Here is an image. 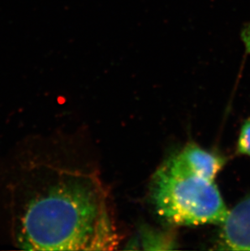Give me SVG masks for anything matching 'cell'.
I'll return each mask as SVG.
<instances>
[{
    "label": "cell",
    "instance_id": "obj_2",
    "mask_svg": "<svg viewBox=\"0 0 250 251\" xmlns=\"http://www.w3.org/2000/svg\"><path fill=\"white\" fill-rule=\"evenodd\" d=\"M150 195L156 213L171 225H221L230 211L215 180L195 167L184 148L158 168Z\"/></svg>",
    "mask_w": 250,
    "mask_h": 251
},
{
    "label": "cell",
    "instance_id": "obj_3",
    "mask_svg": "<svg viewBox=\"0 0 250 251\" xmlns=\"http://www.w3.org/2000/svg\"><path fill=\"white\" fill-rule=\"evenodd\" d=\"M221 226V249L250 251V197L229 211L226 221Z\"/></svg>",
    "mask_w": 250,
    "mask_h": 251
},
{
    "label": "cell",
    "instance_id": "obj_4",
    "mask_svg": "<svg viewBox=\"0 0 250 251\" xmlns=\"http://www.w3.org/2000/svg\"><path fill=\"white\" fill-rule=\"evenodd\" d=\"M142 245L146 250H170L174 245L173 240L166 235L148 232V235H143Z\"/></svg>",
    "mask_w": 250,
    "mask_h": 251
},
{
    "label": "cell",
    "instance_id": "obj_5",
    "mask_svg": "<svg viewBox=\"0 0 250 251\" xmlns=\"http://www.w3.org/2000/svg\"><path fill=\"white\" fill-rule=\"evenodd\" d=\"M237 152L250 156V117L244 123L239 135Z\"/></svg>",
    "mask_w": 250,
    "mask_h": 251
},
{
    "label": "cell",
    "instance_id": "obj_1",
    "mask_svg": "<svg viewBox=\"0 0 250 251\" xmlns=\"http://www.w3.org/2000/svg\"><path fill=\"white\" fill-rule=\"evenodd\" d=\"M6 186L13 243L28 251H109L118 245L108 194L93 172L26 153Z\"/></svg>",
    "mask_w": 250,
    "mask_h": 251
}]
</instances>
